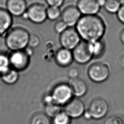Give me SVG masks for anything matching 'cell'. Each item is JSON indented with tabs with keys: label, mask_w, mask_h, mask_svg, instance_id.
<instances>
[{
	"label": "cell",
	"mask_w": 124,
	"mask_h": 124,
	"mask_svg": "<svg viewBox=\"0 0 124 124\" xmlns=\"http://www.w3.org/2000/svg\"><path fill=\"white\" fill-rule=\"evenodd\" d=\"M65 113L72 118H78L81 116L85 111L84 102L77 97L72 98L65 106Z\"/></svg>",
	"instance_id": "cell-11"
},
{
	"label": "cell",
	"mask_w": 124,
	"mask_h": 124,
	"mask_svg": "<svg viewBox=\"0 0 124 124\" xmlns=\"http://www.w3.org/2000/svg\"><path fill=\"white\" fill-rule=\"evenodd\" d=\"M11 67L9 55L0 53V75L8 71Z\"/></svg>",
	"instance_id": "cell-23"
},
{
	"label": "cell",
	"mask_w": 124,
	"mask_h": 124,
	"mask_svg": "<svg viewBox=\"0 0 124 124\" xmlns=\"http://www.w3.org/2000/svg\"><path fill=\"white\" fill-rule=\"evenodd\" d=\"M103 124H124V121L121 117L114 115L107 117L104 120Z\"/></svg>",
	"instance_id": "cell-25"
},
{
	"label": "cell",
	"mask_w": 124,
	"mask_h": 124,
	"mask_svg": "<svg viewBox=\"0 0 124 124\" xmlns=\"http://www.w3.org/2000/svg\"><path fill=\"white\" fill-rule=\"evenodd\" d=\"M40 44V39L39 37L35 34H30L28 46L34 48L38 47Z\"/></svg>",
	"instance_id": "cell-26"
},
{
	"label": "cell",
	"mask_w": 124,
	"mask_h": 124,
	"mask_svg": "<svg viewBox=\"0 0 124 124\" xmlns=\"http://www.w3.org/2000/svg\"><path fill=\"white\" fill-rule=\"evenodd\" d=\"M75 28L86 42L102 39L106 31L104 21L97 15H82Z\"/></svg>",
	"instance_id": "cell-1"
},
{
	"label": "cell",
	"mask_w": 124,
	"mask_h": 124,
	"mask_svg": "<svg viewBox=\"0 0 124 124\" xmlns=\"http://www.w3.org/2000/svg\"><path fill=\"white\" fill-rule=\"evenodd\" d=\"M119 64L120 66L124 69V55L121 56L119 60Z\"/></svg>",
	"instance_id": "cell-31"
},
{
	"label": "cell",
	"mask_w": 124,
	"mask_h": 124,
	"mask_svg": "<svg viewBox=\"0 0 124 124\" xmlns=\"http://www.w3.org/2000/svg\"><path fill=\"white\" fill-rule=\"evenodd\" d=\"M87 43L93 58H100L105 53L106 44L102 39L87 42Z\"/></svg>",
	"instance_id": "cell-17"
},
{
	"label": "cell",
	"mask_w": 124,
	"mask_h": 124,
	"mask_svg": "<svg viewBox=\"0 0 124 124\" xmlns=\"http://www.w3.org/2000/svg\"><path fill=\"white\" fill-rule=\"evenodd\" d=\"M28 20L34 24H41L47 19L46 8L42 3L34 2L30 5L26 10Z\"/></svg>",
	"instance_id": "cell-8"
},
{
	"label": "cell",
	"mask_w": 124,
	"mask_h": 124,
	"mask_svg": "<svg viewBox=\"0 0 124 124\" xmlns=\"http://www.w3.org/2000/svg\"><path fill=\"white\" fill-rule=\"evenodd\" d=\"M121 5L122 3L120 0H107L104 8L108 13L116 14L120 8Z\"/></svg>",
	"instance_id": "cell-20"
},
{
	"label": "cell",
	"mask_w": 124,
	"mask_h": 124,
	"mask_svg": "<svg viewBox=\"0 0 124 124\" xmlns=\"http://www.w3.org/2000/svg\"><path fill=\"white\" fill-rule=\"evenodd\" d=\"M48 6L61 7L64 3L65 0H45Z\"/></svg>",
	"instance_id": "cell-29"
},
{
	"label": "cell",
	"mask_w": 124,
	"mask_h": 124,
	"mask_svg": "<svg viewBox=\"0 0 124 124\" xmlns=\"http://www.w3.org/2000/svg\"><path fill=\"white\" fill-rule=\"evenodd\" d=\"M68 83L71 88L73 95L76 97L83 96L87 92V83L83 79L79 77L69 79Z\"/></svg>",
	"instance_id": "cell-15"
},
{
	"label": "cell",
	"mask_w": 124,
	"mask_h": 124,
	"mask_svg": "<svg viewBox=\"0 0 124 124\" xmlns=\"http://www.w3.org/2000/svg\"><path fill=\"white\" fill-rule=\"evenodd\" d=\"M96 1L100 8H101L104 7L107 0H96Z\"/></svg>",
	"instance_id": "cell-32"
},
{
	"label": "cell",
	"mask_w": 124,
	"mask_h": 124,
	"mask_svg": "<svg viewBox=\"0 0 124 124\" xmlns=\"http://www.w3.org/2000/svg\"><path fill=\"white\" fill-rule=\"evenodd\" d=\"M55 61L57 64L61 67H66L70 66L74 61L72 51L62 47L56 51Z\"/></svg>",
	"instance_id": "cell-14"
},
{
	"label": "cell",
	"mask_w": 124,
	"mask_h": 124,
	"mask_svg": "<svg viewBox=\"0 0 124 124\" xmlns=\"http://www.w3.org/2000/svg\"><path fill=\"white\" fill-rule=\"evenodd\" d=\"M61 108L60 105L55 103L53 101L46 103L45 110L46 114L51 117H54L60 112H61Z\"/></svg>",
	"instance_id": "cell-19"
},
{
	"label": "cell",
	"mask_w": 124,
	"mask_h": 124,
	"mask_svg": "<svg viewBox=\"0 0 124 124\" xmlns=\"http://www.w3.org/2000/svg\"><path fill=\"white\" fill-rule=\"evenodd\" d=\"M9 57L11 68L18 72L23 71L28 68L31 57L24 49L12 51Z\"/></svg>",
	"instance_id": "cell-7"
},
{
	"label": "cell",
	"mask_w": 124,
	"mask_h": 124,
	"mask_svg": "<svg viewBox=\"0 0 124 124\" xmlns=\"http://www.w3.org/2000/svg\"><path fill=\"white\" fill-rule=\"evenodd\" d=\"M117 17L120 22L124 24V3L122 4L120 8L116 13Z\"/></svg>",
	"instance_id": "cell-30"
},
{
	"label": "cell",
	"mask_w": 124,
	"mask_h": 124,
	"mask_svg": "<svg viewBox=\"0 0 124 124\" xmlns=\"http://www.w3.org/2000/svg\"><path fill=\"white\" fill-rule=\"evenodd\" d=\"M1 79L6 84L13 85L18 80L19 74V72L16 69L10 68L5 73L0 75Z\"/></svg>",
	"instance_id": "cell-18"
},
{
	"label": "cell",
	"mask_w": 124,
	"mask_h": 124,
	"mask_svg": "<svg viewBox=\"0 0 124 124\" xmlns=\"http://www.w3.org/2000/svg\"><path fill=\"white\" fill-rule=\"evenodd\" d=\"M50 94L53 102L60 105L67 103L74 95L68 82L60 83L55 85Z\"/></svg>",
	"instance_id": "cell-4"
},
{
	"label": "cell",
	"mask_w": 124,
	"mask_h": 124,
	"mask_svg": "<svg viewBox=\"0 0 124 124\" xmlns=\"http://www.w3.org/2000/svg\"><path fill=\"white\" fill-rule=\"evenodd\" d=\"M68 28L66 23L62 19L56 22L54 26V29L57 33L61 34Z\"/></svg>",
	"instance_id": "cell-27"
},
{
	"label": "cell",
	"mask_w": 124,
	"mask_h": 124,
	"mask_svg": "<svg viewBox=\"0 0 124 124\" xmlns=\"http://www.w3.org/2000/svg\"><path fill=\"white\" fill-rule=\"evenodd\" d=\"M62 11L60 7L56 6H48L46 8L47 18L51 21L57 20L61 16Z\"/></svg>",
	"instance_id": "cell-22"
},
{
	"label": "cell",
	"mask_w": 124,
	"mask_h": 124,
	"mask_svg": "<svg viewBox=\"0 0 124 124\" xmlns=\"http://www.w3.org/2000/svg\"><path fill=\"white\" fill-rule=\"evenodd\" d=\"M30 124H50L47 116L43 112L34 114L31 117Z\"/></svg>",
	"instance_id": "cell-21"
},
{
	"label": "cell",
	"mask_w": 124,
	"mask_h": 124,
	"mask_svg": "<svg viewBox=\"0 0 124 124\" xmlns=\"http://www.w3.org/2000/svg\"><path fill=\"white\" fill-rule=\"evenodd\" d=\"M76 6L82 15H97L101 8L96 0H78Z\"/></svg>",
	"instance_id": "cell-13"
},
{
	"label": "cell",
	"mask_w": 124,
	"mask_h": 124,
	"mask_svg": "<svg viewBox=\"0 0 124 124\" xmlns=\"http://www.w3.org/2000/svg\"><path fill=\"white\" fill-rule=\"evenodd\" d=\"M82 16L76 6L69 5L62 11L61 17L68 27H75Z\"/></svg>",
	"instance_id": "cell-10"
},
{
	"label": "cell",
	"mask_w": 124,
	"mask_h": 124,
	"mask_svg": "<svg viewBox=\"0 0 124 124\" xmlns=\"http://www.w3.org/2000/svg\"><path fill=\"white\" fill-rule=\"evenodd\" d=\"M81 41L78 32L74 27H68L59 36V42L62 47L71 50Z\"/></svg>",
	"instance_id": "cell-6"
},
{
	"label": "cell",
	"mask_w": 124,
	"mask_h": 124,
	"mask_svg": "<svg viewBox=\"0 0 124 124\" xmlns=\"http://www.w3.org/2000/svg\"><path fill=\"white\" fill-rule=\"evenodd\" d=\"M120 39L121 42L124 45V28L120 32Z\"/></svg>",
	"instance_id": "cell-33"
},
{
	"label": "cell",
	"mask_w": 124,
	"mask_h": 124,
	"mask_svg": "<svg viewBox=\"0 0 124 124\" xmlns=\"http://www.w3.org/2000/svg\"><path fill=\"white\" fill-rule=\"evenodd\" d=\"M5 7L12 16L21 17L28 6L26 0H6Z\"/></svg>",
	"instance_id": "cell-12"
},
{
	"label": "cell",
	"mask_w": 124,
	"mask_h": 124,
	"mask_svg": "<svg viewBox=\"0 0 124 124\" xmlns=\"http://www.w3.org/2000/svg\"><path fill=\"white\" fill-rule=\"evenodd\" d=\"M30 36V34L26 29L16 27L7 32L5 43L12 51L23 50L28 46Z\"/></svg>",
	"instance_id": "cell-2"
},
{
	"label": "cell",
	"mask_w": 124,
	"mask_h": 124,
	"mask_svg": "<svg viewBox=\"0 0 124 124\" xmlns=\"http://www.w3.org/2000/svg\"><path fill=\"white\" fill-rule=\"evenodd\" d=\"M108 109V104L105 99L96 98L91 102L85 116L86 119L92 117L95 119H100L106 116Z\"/></svg>",
	"instance_id": "cell-5"
},
{
	"label": "cell",
	"mask_w": 124,
	"mask_h": 124,
	"mask_svg": "<svg viewBox=\"0 0 124 124\" xmlns=\"http://www.w3.org/2000/svg\"><path fill=\"white\" fill-rule=\"evenodd\" d=\"M79 72L78 69L76 67H71L67 71V75L69 79L75 78L79 77Z\"/></svg>",
	"instance_id": "cell-28"
},
{
	"label": "cell",
	"mask_w": 124,
	"mask_h": 124,
	"mask_svg": "<svg viewBox=\"0 0 124 124\" xmlns=\"http://www.w3.org/2000/svg\"><path fill=\"white\" fill-rule=\"evenodd\" d=\"M69 116L64 112H61L54 117L53 124H70Z\"/></svg>",
	"instance_id": "cell-24"
},
{
	"label": "cell",
	"mask_w": 124,
	"mask_h": 124,
	"mask_svg": "<svg viewBox=\"0 0 124 124\" xmlns=\"http://www.w3.org/2000/svg\"><path fill=\"white\" fill-rule=\"evenodd\" d=\"M87 75L93 82L101 83L108 78L110 76V69L108 64L103 62H94L89 66Z\"/></svg>",
	"instance_id": "cell-3"
},
{
	"label": "cell",
	"mask_w": 124,
	"mask_h": 124,
	"mask_svg": "<svg viewBox=\"0 0 124 124\" xmlns=\"http://www.w3.org/2000/svg\"><path fill=\"white\" fill-rule=\"evenodd\" d=\"M72 51L74 61L79 64H87L93 59L85 41L82 40Z\"/></svg>",
	"instance_id": "cell-9"
},
{
	"label": "cell",
	"mask_w": 124,
	"mask_h": 124,
	"mask_svg": "<svg viewBox=\"0 0 124 124\" xmlns=\"http://www.w3.org/2000/svg\"><path fill=\"white\" fill-rule=\"evenodd\" d=\"M12 23V16L6 9L0 7V35L7 32Z\"/></svg>",
	"instance_id": "cell-16"
}]
</instances>
